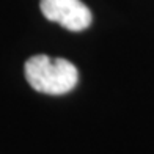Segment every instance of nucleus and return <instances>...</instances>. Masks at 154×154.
Segmentation results:
<instances>
[{
    "instance_id": "f257e3e1",
    "label": "nucleus",
    "mask_w": 154,
    "mask_h": 154,
    "mask_svg": "<svg viewBox=\"0 0 154 154\" xmlns=\"http://www.w3.org/2000/svg\"><path fill=\"white\" fill-rule=\"evenodd\" d=\"M25 79L29 85L44 94H66L77 85L79 72L71 61L35 55L25 61Z\"/></svg>"
},
{
    "instance_id": "f03ea898",
    "label": "nucleus",
    "mask_w": 154,
    "mask_h": 154,
    "mask_svg": "<svg viewBox=\"0 0 154 154\" xmlns=\"http://www.w3.org/2000/svg\"><path fill=\"white\" fill-rule=\"evenodd\" d=\"M39 8L43 16L57 22L66 30L82 32L91 24V11L80 0H41Z\"/></svg>"
}]
</instances>
